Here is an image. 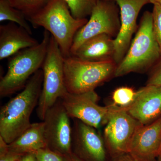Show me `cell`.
I'll return each instance as SVG.
<instances>
[{"mask_svg":"<svg viewBox=\"0 0 161 161\" xmlns=\"http://www.w3.org/2000/svg\"><path fill=\"white\" fill-rule=\"evenodd\" d=\"M18 161H37L35 153H28L24 154Z\"/></svg>","mask_w":161,"mask_h":161,"instance_id":"obj_26","label":"cell"},{"mask_svg":"<svg viewBox=\"0 0 161 161\" xmlns=\"http://www.w3.org/2000/svg\"><path fill=\"white\" fill-rule=\"evenodd\" d=\"M51 34L45 30L43 39L36 46L20 51L9 58L8 69L0 81V96L5 97L23 89L31 77L42 68Z\"/></svg>","mask_w":161,"mask_h":161,"instance_id":"obj_4","label":"cell"},{"mask_svg":"<svg viewBox=\"0 0 161 161\" xmlns=\"http://www.w3.org/2000/svg\"><path fill=\"white\" fill-rule=\"evenodd\" d=\"M146 85L161 86V57L150 69Z\"/></svg>","mask_w":161,"mask_h":161,"instance_id":"obj_25","label":"cell"},{"mask_svg":"<svg viewBox=\"0 0 161 161\" xmlns=\"http://www.w3.org/2000/svg\"><path fill=\"white\" fill-rule=\"evenodd\" d=\"M119 13V7L115 2L100 0L93 9L89 19L75 35L70 56L84 42L95 36L106 34L116 37L120 27Z\"/></svg>","mask_w":161,"mask_h":161,"instance_id":"obj_7","label":"cell"},{"mask_svg":"<svg viewBox=\"0 0 161 161\" xmlns=\"http://www.w3.org/2000/svg\"><path fill=\"white\" fill-rule=\"evenodd\" d=\"M68 161H84L74 153L68 157Z\"/></svg>","mask_w":161,"mask_h":161,"instance_id":"obj_27","label":"cell"},{"mask_svg":"<svg viewBox=\"0 0 161 161\" xmlns=\"http://www.w3.org/2000/svg\"><path fill=\"white\" fill-rule=\"evenodd\" d=\"M71 13L77 19H86L100 0H64Z\"/></svg>","mask_w":161,"mask_h":161,"instance_id":"obj_19","label":"cell"},{"mask_svg":"<svg viewBox=\"0 0 161 161\" xmlns=\"http://www.w3.org/2000/svg\"><path fill=\"white\" fill-rule=\"evenodd\" d=\"M118 161H139L136 159L132 158L131 156H130V157H124V158L121 159Z\"/></svg>","mask_w":161,"mask_h":161,"instance_id":"obj_28","label":"cell"},{"mask_svg":"<svg viewBox=\"0 0 161 161\" xmlns=\"http://www.w3.org/2000/svg\"><path fill=\"white\" fill-rule=\"evenodd\" d=\"M108 122L104 131V138L112 152L116 154L128 153L133 136L142 125L128 113L125 108L112 103Z\"/></svg>","mask_w":161,"mask_h":161,"instance_id":"obj_10","label":"cell"},{"mask_svg":"<svg viewBox=\"0 0 161 161\" xmlns=\"http://www.w3.org/2000/svg\"><path fill=\"white\" fill-rule=\"evenodd\" d=\"M23 155L9 150L8 144L0 136V161H18Z\"/></svg>","mask_w":161,"mask_h":161,"instance_id":"obj_24","label":"cell"},{"mask_svg":"<svg viewBox=\"0 0 161 161\" xmlns=\"http://www.w3.org/2000/svg\"><path fill=\"white\" fill-rule=\"evenodd\" d=\"M12 6L25 15L26 19L43 9L51 0H8Z\"/></svg>","mask_w":161,"mask_h":161,"instance_id":"obj_20","label":"cell"},{"mask_svg":"<svg viewBox=\"0 0 161 161\" xmlns=\"http://www.w3.org/2000/svg\"><path fill=\"white\" fill-rule=\"evenodd\" d=\"M26 29L9 22L0 26V60L9 58L22 50L36 46L37 40Z\"/></svg>","mask_w":161,"mask_h":161,"instance_id":"obj_15","label":"cell"},{"mask_svg":"<svg viewBox=\"0 0 161 161\" xmlns=\"http://www.w3.org/2000/svg\"><path fill=\"white\" fill-rule=\"evenodd\" d=\"M119 9L120 27L114 38L115 53L114 61L118 65L126 54L133 35L138 29L137 19L144 6L150 3V0H112Z\"/></svg>","mask_w":161,"mask_h":161,"instance_id":"obj_11","label":"cell"},{"mask_svg":"<svg viewBox=\"0 0 161 161\" xmlns=\"http://www.w3.org/2000/svg\"><path fill=\"white\" fill-rule=\"evenodd\" d=\"M72 126L73 153L84 161H105L104 141L95 128L74 119Z\"/></svg>","mask_w":161,"mask_h":161,"instance_id":"obj_12","label":"cell"},{"mask_svg":"<svg viewBox=\"0 0 161 161\" xmlns=\"http://www.w3.org/2000/svg\"><path fill=\"white\" fill-rule=\"evenodd\" d=\"M115 53L114 39L108 35L101 34L84 42L72 56L85 61L114 60Z\"/></svg>","mask_w":161,"mask_h":161,"instance_id":"obj_16","label":"cell"},{"mask_svg":"<svg viewBox=\"0 0 161 161\" xmlns=\"http://www.w3.org/2000/svg\"><path fill=\"white\" fill-rule=\"evenodd\" d=\"M128 153L139 161H155L161 154V116L137 129Z\"/></svg>","mask_w":161,"mask_h":161,"instance_id":"obj_13","label":"cell"},{"mask_svg":"<svg viewBox=\"0 0 161 161\" xmlns=\"http://www.w3.org/2000/svg\"><path fill=\"white\" fill-rule=\"evenodd\" d=\"M60 98L47 111L43 120L47 148L69 157L72 152V126Z\"/></svg>","mask_w":161,"mask_h":161,"instance_id":"obj_8","label":"cell"},{"mask_svg":"<svg viewBox=\"0 0 161 161\" xmlns=\"http://www.w3.org/2000/svg\"><path fill=\"white\" fill-rule=\"evenodd\" d=\"M160 50L153 29L152 12H144L126 54L117 65L115 77L150 70L161 58Z\"/></svg>","mask_w":161,"mask_h":161,"instance_id":"obj_3","label":"cell"},{"mask_svg":"<svg viewBox=\"0 0 161 161\" xmlns=\"http://www.w3.org/2000/svg\"><path fill=\"white\" fill-rule=\"evenodd\" d=\"M133 118L142 125L161 116V86L146 85L136 91L135 100L125 108Z\"/></svg>","mask_w":161,"mask_h":161,"instance_id":"obj_14","label":"cell"},{"mask_svg":"<svg viewBox=\"0 0 161 161\" xmlns=\"http://www.w3.org/2000/svg\"><path fill=\"white\" fill-rule=\"evenodd\" d=\"M153 29L161 54V6L158 4H153Z\"/></svg>","mask_w":161,"mask_h":161,"instance_id":"obj_22","label":"cell"},{"mask_svg":"<svg viewBox=\"0 0 161 161\" xmlns=\"http://www.w3.org/2000/svg\"><path fill=\"white\" fill-rule=\"evenodd\" d=\"M9 150L21 154L35 153L47 148L43 136V122L31 124L30 126L11 143Z\"/></svg>","mask_w":161,"mask_h":161,"instance_id":"obj_17","label":"cell"},{"mask_svg":"<svg viewBox=\"0 0 161 161\" xmlns=\"http://www.w3.org/2000/svg\"><path fill=\"white\" fill-rule=\"evenodd\" d=\"M43 71L31 77L23 91L1 108L0 136L11 143L31 125V116L37 106L43 83Z\"/></svg>","mask_w":161,"mask_h":161,"instance_id":"obj_1","label":"cell"},{"mask_svg":"<svg viewBox=\"0 0 161 161\" xmlns=\"http://www.w3.org/2000/svg\"><path fill=\"white\" fill-rule=\"evenodd\" d=\"M150 3L152 4H157L161 6V0H150Z\"/></svg>","mask_w":161,"mask_h":161,"instance_id":"obj_29","label":"cell"},{"mask_svg":"<svg viewBox=\"0 0 161 161\" xmlns=\"http://www.w3.org/2000/svg\"><path fill=\"white\" fill-rule=\"evenodd\" d=\"M117 64L114 60L85 61L69 56L64 58V73L67 91L72 94H81L95 91L115 77Z\"/></svg>","mask_w":161,"mask_h":161,"instance_id":"obj_5","label":"cell"},{"mask_svg":"<svg viewBox=\"0 0 161 161\" xmlns=\"http://www.w3.org/2000/svg\"><path fill=\"white\" fill-rule=\"evenodd\" d=\"M9 21L16 23L32 35L31 27L25 15L12 6L8 0H0V22Z\"/></svg>","mask_w":161,"mask_h":161,"instance_id":"obj_18","label":"cell"},{"mask_svg":"<svg viewBox=\"0 0 161 161\" xmlns=\"http://www.w3.org/2000/svg\"><path fill=\"white\" fill-rule=\"evenodd\" d=\"M35 28L42 27L53 37L64 58L70 56L73 40L88 21L74 18L64 0H51L36 14L27 19Z\"/></svg>","mask_w":161,"mask_h":161,"instance_id":"obj_2","label":"cell"},{"mask_svg":"<svg viewBox=\"0 0 161 161\" xmlns=\"http://www.w3.org/2000/svg\"><path fill=\"white\" fill-rule=\"evenodd\" d=\"M37 161H68V157L61 155L47 148L35 153Z\"/></svg>","mask_w":161,"mask_h":161,"instance_id":"obj_23","label":"cell"},{"mask_svg":"<svg viewBox=\"0 0 161 161\" xmlns=\"http://www.w3.org/2000/svg\"><path fill=\"white\" fill-rule=\"evenodd\" d=\"M136 95V92L132 88L120 87L112 93V103L121 108H126L133 102Z\"/></svg>","mask_w":161,"mask_h":161,"instance_id":"obj_21","label":"cell"},{"mask_svg":"<svg viewBox=\"0 0 161 161\" xmlns=\"http://www.w3.org/2000/svg\"><path fill=\"white\" fill-rule=\"evenodd\" d=\"M64 57L58 43L51 35L46 58L42 69L43 86L36 113L43 121L47 110L67 92L64 84Z\"/></svg>","mask_w":161,"mask_h":161,"instance_id":"obj_6","label":"cell"},{"mask_svg":"<svg viewBox=\"0 0 161 161\" xmlns=\"http://www.w3.org/2000/svg\"><path fill=\"white\" fill-rule=\"evenodd\" d=\"M157 161H161V154L157 158Z\"/></svg>","mask_w":161,"mask_h":161,"instance_id":"obj_30","label":"cell"},{"mask_svg":"<svg viewBox=\"0 0 161 161\" xmlns=\"http://www.w3.org/2000/svg\"><path fill=\"white\" fill-rule=\"evenodd\" d=\"M60 99L70 118L78 119L96 130L108 122L110 105L103 107L98 104L99 96L95 91L78 94L67 91Z\"/></svg>","mask_w":161,"mask_h":161,"instance_id":"obj_9","label":"cell"}]
</instances>
